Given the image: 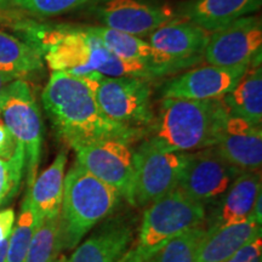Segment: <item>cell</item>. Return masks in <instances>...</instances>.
I'll return each mask as SVG.
<instances>
[{"label": "cell", "mask_w": 262, "mask_h": 262, "mask_svg": "<svg viewBox=\"0 0 262 262\" xmlns=\"http://www.w3.org/2000/svg\"><path fill=\"white\" fill-rule=\"evenodd\" d=\"M124 262H146V261L143 260L142 256H141L135 249H134V250L129 251V254H127V256Z\"/></svg>", "instance_id": "cell-34"}, {"label": "cell", "mask_w": 262, "mask_h": 262, "mask_svg": "<svg viewBox=\"0 0 262 262\" xmlns=\"http://www.w3.org/2000/svg\"><path fill=\"white\" fill-rule=\"evenodd\" d=\"M261 208H262V193L257 196L256 202H255L253 212H251V217L254 219L257 224L262 225V212H261Z\"/></svg>", "instance_id": "cell-33"}, {"label": "cell", "mask_w": 262, "mask_h": 262, "mask_svg": "<svg viewBox=\"0 0 262 262\" xmlns=\"http://www.w3.org/2000/svg\"><path fill=\"white\" fill-rule=\"evenodd\" d=\"M209 35L208 31L176 15L171 21L150 33L146 40L171 60L188 68L203 60Z\"/></svg>", "instance_id": "cell-14"}, {"label": "cell", "mask_w": 262, "mask_h": 262, "mask_svg": "<svg viewBox=\"0 0 262 262\" xmlns=\"http://www.w3.org/2000/svg\"><path fill=\"white\" fill-rule=\"evenodd\" d=\"M38 227L37 216L33 210L29 188L26 189V195L22 202L17 224L9 237L4 262H25L29 244L35 229Z\"/></svg>", "instance_id": "cell-24"}, {"label": "cell", "mask_w": 262, "mask_h": 262, "mask_svg": "<svg viewBox=\"0 0 262 262\" xmlns=\"http://www.w3.org/2000/svg\"><path fill=\"white\" fill-rule=\"evenodd\" d=\"M206 208L176 188L148 205L143 212L135 250L147 260L170 239L203 226Z\"/></svg>", "instance_id": "cell-5"}, {"label": "cell", "mask_w": 262, "mask_h": 262, "mask_svg": "<svg viewBox=\"0 0 262 262\" xmlns=\"http://www.w3.org/2000/svg\"><path fill=\"white\" fill-rule=\"evenodd\" d=\"M150 80L141 77L98 75L95 98L108 119L141 129L152 123L153 113Z\"/></svg>", "instance_id": "cell-8"}, {"label": "cell", "mask_w": 262, "mask_h": 262, "mask_svg": "<svg viewBox=\"0 0 262 262\" xmlns=\"http://www.w3.org/2000/svg\"><path fill=\"white\" fill-rule=\"evenodd\" d=\"M14 28L24 32L26 38L22 40L40 52L52 72H67L83 78L101 74L155 79L146 64L117 56L86 26L47 28L26 18Z\"/></svg>", "instance_id": "cell-2"}, {"label": "cell", "mask_w": 262, "mask_h": 262, "mask_svg": "<svg viewBox=\"0 0 262 262\" xmlns=\"http://www.w3.org/2000/svg\"><path fill=\"white\" fill-rule=\"evenodd\" d=\"M58 217L49 219L38 226L25 262H50L60 256L62 250L58 239Z\"/></svg>", "instance_id": "cell-26"}, {"label": "cell", "mask_w": 262, "mask_h": 262, "mask_svg": "<svg viewBox=\"0 0 262 262\" xmlns=\"http://www.w3.org/2000/svg\"><path fill=\"white\" fill-rule=\"evenodd\" d=\"M242 172L212 146L188 153L178 188L204 206L214 205Z\"/></svg>", "instance_id": "cell-10"}, {"label": "cell", "mask_w": 262, "mask_h": 262, "mask_svg": "<svg viewBox=\"0 0 262 262\" xmlns=\"http://www.w3.org/2000/svg\"><path fill=\"white\" fill-rule=\"evenodd\" d=\"M260 171H243L232 182L225 194L215 203L206 229L238 224L248 220L255 202L261 194Z\"/></svg>", "instance_id": "cell-17"}, {"label": "cell", "mask_w": 262, "mask_h": 262, "mask_svg": "<svg viewBox=\"0 0 262 262\" xmlns=\"http://www.w3.org/2000/svg\"><path fill=\"white\" fill-rule=\"evenodd\" d=\"M188 153L160 148L145 140L134 150L133 201L131 205L148 206L179 187Z\"/></svg>", "instance_id": "cell-7"}, {"label": "cell", "mask_w": 262, "mask_h": 262, "mask_svg": "<svg viewBox=\"0 0 262 262\" xmlns=\"http://www.w3.org/2000/svg\"><path fill=\"white\" fill-rule=\"evenodd\" d=\"M226 262H262V235L243 245Z\"/></svg>", "instance_id": "cell-29"}, {"label": "cell", "mask_w": 262, "mask_h": 262, "mask_svg": "<svg viewBox=\"0 0 262 262\" xmlns=\"http://www.w3.org/2000/svg\"><path fill=\"white\" fill-rule=\"evenodd\" d=\"M262 22L257 16H245L211 32L203 60L216 67L235 68L261 58Z\"/></svg>", "instance_id": "cell-11"}, {"label": "cell", "mask_w": 262, "mask_h": 262, "mask_svg": "<svg viewBox=\"0 0 262 262\" xmlns=\"http://www.w3.org/2000/svg\"><path fill=\"white\" fill-rule=\"evenodd\" d=\"M228 113L221 98H163L158 114L145 131L146 140L160 148L191 153L219 142Z\"/></svg>", "instance_id": "cell-3"}, {"label": "cell", "mask_w": 262, "mask_h": 262, "mask_svg": "<svg viewBox=\"0 0 262 262\" xmlns=\"http://www.w3.org/2000/svg\"><path fill=\"white\" fill-rule=\"evenodd\" d=\"M249 66V64H248ZM248 66L235 68L206 64L182 72L160 88L163 98L212 100L222 98L238 83Z\"/></svg>", "instance_id": "cell-13"}, {"label": "cell", "mask_w": 262, "mask_h": 262, "mask_svg": "<svg viewBox=\"0 0 262 262\" xmlns=\"http://www.w3.org/2000/svg\"><path fill=\"white\" fill-rule=\"evenodd\" d=\"M26 175V156L21 145L8 160L0 159V206L8 204L17 194Z\"/></svg>", "instance_id": "cell-27"}, {"label": "cell", "mask_w": 262, "mask_h": 262, "mask_svg": "<svg viewBox=\"0 0 262 262\" xmlns=\"http://www.w3.org/2000/svg\"><path fill=\"white\" fill-rule=\"evenodd\" d=\"M120 196L75 162L64 175L58 217L61 250H71L98 222L116 210Z\"/></svg>", "instance_id": "cell-4"}, {"label": "cell", "mask_w": 262, "mask_h": 262, "mask_svg": "<svg viewBox=\"0 0 262 262\" xmlns=\"http://www.w3.org/2000/svg\"><path fill=\"white\" fill-rule=\"evenodd\" d=\"M206 233L204 226L191 228L170 239L146 262H195L199 247Z\"/></svg>", "instance_id": "cell-25"}, {"label": "cell", "mask_w": 262, "mask_h": 262, "mask_svg": "<svg viewBox=\"0 0 262 262\" xmlns=\"http://www.w3.org/2000/svg\"><path fill=\"white\" fill-rule=\"evenodd\" d=\"M134 233L124 221H110L96 233L75 247L70 260L63 262H124L131 250Z\"/></svg>", "instance_id": "cell-18"}, {"label": "cell", "mask_w": 262, "mask_h": 262, "mask_svg": "<svg viewBox=\"0 0 262 262\" xmlns=\"http://www.w3.org/2000/svg\"><path fill=\"white\" fill-rule=\"evenodd\" d=\"M0 116L25 149L26 183L32 187L38 176L42 148V119L39 104L27 81L15 79L0 93Z\"/></svg>", "instance_id": "cell-6"}, {"label": "cell", "mask_w": 262, "mask_h": 262, "mask_svg": "<svg viewBox=\"0 0 262 262\" xmlns=\"http://www.w3.org/2000/svg\"><path fill=\"white\" fill-rule=\"evenodd\" d=\"M18 142L5 126V124L0 123V159L8 160L15 155L17 149Z\"/></svg>", "instance_id": "cell-30"}, {"label": "cell", "mask_w": 262, "mask_h": 262, "mask_svg": "<svg viewBox=\"0 0 262 262\" xmlns=\"http://www.w3.org/2000/svg\"><path fill=\"white\" fill-rule=\"evenodd\" d=\"M220 155L241 171H260L262 164V129L228 114L219 142Z\"/></svg>", "instance_id": "cell-16"}, {"label": "cell", "mask_w": 262, "mask_h": 262, "mask_svg": "<svg viewBox=\"0 0 262 262\" xmlns=\"http://www.w3.org/2000/svg\"><path fill=\"white\" fill-rule=\"evenodd\" d=\"M91 0H9L12 8L37 18L60 16L81 8Z\"/></svg>", "instance_id": "cell-28"}, {"label": "cell", "mask_w": 262, "mask_h": 262, "mask_svg": "<svg viewBox=\"0 0 262 262\" xmlns=\"http://www.w3.org/2000/svg\"><path fill=\"white\" fill-rule=\"evenodd\" d=\"M44 67L37 49L15 35L0 31V73L22 79Z\"/></svg>", "instance_id": "cell-23"}, {"label": "cell", "mask_w": 262, "mask_h": 262, "mask_svg": "<svg viewBox=\"0 0 262 262\" xmlns=\"http://www.w3.org/2000/svg\"><path fill=\"white\" fill-rule=\"evenodd\" d=\"M95 14L103 27L142 39L176 17L170 6L150 0H100Z\"/></svg>", "instance_id": "cell-12"}, {"label": "cell", "mask_w": 262, "mask_h": 262, "mask_svg": "<svg viewBox=\"0 0 262 262\" xmlns=\"http://www.w3.org/2000/svg\"><path fill=\"white\" fill-rule=\"evenodd\" d=\"M8 242H9V238L5 239V241L0 242V262L5 261L6 249H8Z\"/></svg>", "instance_id": "cell-36"}, {"label": "cell", "mask_w": 262, "mask_h": 262, "mask_svg": "<svg viewBox=\"0 0 262 262\" xmlns=\"http://www.w3.org/2000/svg\"><path fill=\"white\" fill-rule=\"evenodd\" d=\"M67 160V149L60 150L50 166L35 178L32 187H28L38 226L42 221L60 216Z\"/></svg>", "instance_id": "cell-21"}, {"label": "cell", "mask_w": 262, "mask_h": 262, "mask_svg": "<svg viewBox=\"0 0 262 262\" xmlns=\"http://www.w3.org/2000/svg\"><path fill=\"white\" fill-rule=\"evenodd\" d=\"M261 227L250 216L238 224L206 229L195 262H226L243 245L262 235Z\"/></svg>", "instance_id": "cell-20"}, {"label": "cell", "mask_w": 262, "mask_h": 262, "mask_svg": "<svg viewBox=\"0 0 262 262\" xmlns=\"http://www.w3.org/2000/svg\"><path fill=\"white\" fill-rule=\"evenodd\" d=\"M63 258H64V256H57L56 258H54V260L50 262H63Z\"/></svg>", "instance_id": "cell-37"}, {"label": "cell", "mask_w": 262, "mask_h": 262, "mask_svg": "<svg viewBox=\"0 0 262 262\" xmlns=\"http://www.w3.org/2000/svg\"><path fill=\"white\" fill-rule=\"evenodd\" d=\"M86 28L103 42L108 50L124 60L137 61L146 64L156 78L187 70L186 66L171 60L153 48L146 39L103 26H86Z\"/></svg>", "instance_id": "cell-15"}, {"label": "cell", "mask_w": 262, "mask_h": 262, "mask_svg": "<svg viewBox=\"0 0 262 262\" xmlns=\"http://www.w3.org/2000/svg\"><path fill=\"white\" fill-rule=\"evenodd\" d=\"M27 18V15L12 8L9 0H0V25L15 27L18 22Z\"/></svg>", "instance_id": "cell-31"}, {"label": "cell", "mask_w": 262, "mask_h": 262, "mask_svg": "<svg viewBox=\"0 0 262 262\" xmlns=\"http://www.w3.org/2000/svg\"><path fill=\"white\" fill-rule=\"evenodd\" d=\"M15 79H17V78L12 77V75H9V74L0 73V93H2V90L4 89L6 85H8L9 83H11V81Z\"/></svg>", "instance_id": "cell-35"}, {"label": "cell", "mask_w": 262, "mask_h": 262, "mask_svg": "<svg viewBox=\"0 0 262 262\" xmlns=\"http://www.w3.org/2000/svg\"><path fill=\"white\" fill-rule=\"evenodd\" d=\"M262 0H189L179 8V17L189 19L209 33L253 15Z\"/></svg>", "instance_id": "cell-19"}, {"label": "cell", "mask_w": 262, "mask_h": 262, "mask_svg": "<svg viewBox=\"0 0 262 262\" xmlns=\"http://www.w3.org/2000/svg\"><path fill=\"white\" fill-rule=\"evenodd\" d=\"M124 140L108 139L74 149L81 168L113 188L120 198L133 201L134 149Z\"/></svg>", "instance_id": "cell-9"}, {"label": "cell", "mask_w": 262, "mask_h": 262, "mask_svg": "<svg viewBox=\"0 0 262 262\" xmlns=\"http://www.w3.org/2000/svg\"><path fill=\"white\" fill-rule=\"evenodd\" d=\"M16 214L12 208H6L0 210V242L10 237L15 227Z\"/></svg>", "instance_id": "cell-32"}, {"label": "cell", "mask_w": 262, "mask_h": 262, "mask_svg": "<svg viewBox=\"0 0 262 262\" xmlns=\"http://www.w3.org/2000/svg\"><path fill=\"white\" fill-rule=\"evenodd\" d=\"M229 116L261 125L262 122V67L261 58L248 66L238 83L221 98Z\"/></svg>", "instance_id": "cell-22"}, {"label": "cell", "mask_w": 262, "mask_h": 262, "mask_svg": "<svg viewBox=\"0 0 262 262\" xmlns=\"http://www.w3.org/2000/svg\"><path fill=\"white\" fill-rule=\"evenodd\" d=\"M98 75L83 78L67 72H52L41 94L42 106L55 134L73 149L108 139L133 143L145 135L142 129L116 123L102 113L95 98Z\"/></svg>", "instance_id": "cell-1"}]
</instances>
